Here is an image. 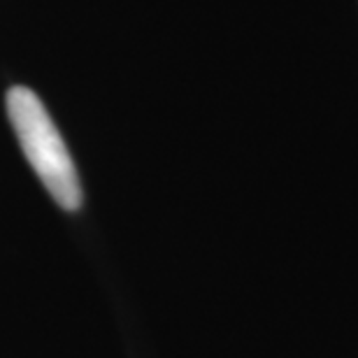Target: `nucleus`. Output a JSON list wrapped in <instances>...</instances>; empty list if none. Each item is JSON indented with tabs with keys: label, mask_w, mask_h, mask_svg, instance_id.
Returning a JSON list of instances; mask_svg holds the SVG:
<instances>
[{
	"label": "nucleus",
	"mask_w": 358,
	"mask_h": 358,
	"mask_svg": "<svg viewBox=\"0 0 358 358\" xmlns=\"http://www.w3.org/2000/svg\"><path fill=\"white\" fill-rule=\"evenodd\" d=\"M7 117L17 133L28 163L40 177L56 203L63 210L75 212L82 205V184L75 163L63 142L59 128L49 117L42 100L26 87H12L7 91Z\"/></svg>",
	"instance_id": "1"
}]
</instances>
